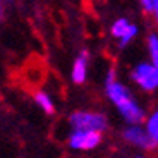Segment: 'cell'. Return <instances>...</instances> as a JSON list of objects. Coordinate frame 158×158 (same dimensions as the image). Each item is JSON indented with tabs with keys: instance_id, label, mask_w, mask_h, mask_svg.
I'll return each instance as SVG.
<instances>
[{
	"instance_id": "9c48e42d",
	"label": "cell",
	"mask_w": 158,
	"mask_h": 158,
	"mask_svg": "<svg viewBox=\"0 0 158 158\" xmlns=\"http://www.w3.org/2000/svg\"><path fill=\"white\" fill-rule=\"evenodd\" d=\"M146 48H148V55H150V62L155 67H158V35L156 33H150L146 36Z\"/></svg>"
},
{
	"instance_id": "7c38bea8",
	"label": "cell",
	"mask_w": 158,
	"mask_h": 158,
	"mask_svg": "<svg viewBox=\"0 0 158 158\" xmlns=\"http://www.w3.org/2000/svg\"><path fill=\"white\" fill-rule=\"evenodd\" d=\"M139 4H141L143 9H144V12H148V14H151V12H153L155 0H139Z\"/></svg>"
},
{
	"instance_id": "8992f818",
	"label": "cell",
	"mask_w": 158,
	"mask_h": 158,
	"mask_svg": "<svg viewBox=\"0 0 158 158\" xmlns=\"http://www.w3.org/2000/svg\"><path fill=\"white\" fill-rule=\"evenodd\" d=\"M88 69H89V52L83 50L76 57L71 69V79L74 84H83L88 77Z\"/></svg>"
},
{
	"instance_id": "8fae6325",
	"label": "cell",
	"mask_w": 158,
	"mask_h": 158,
	"mask_svg": "<svg viewBox=\"0 0 158 158\" xmlns=\"http://www.w3.org/2000/svg\"><path fill=\"white\" fill-rule=\"evenodd\" d=\"M144 127H146V131L150 132L151 138L158 143V107L146 117V120H144Z\"/></svg>"
},
{
	"instance_id": "4fadbf2b",
	"label": "cell",
	"mask_w": 158,
	"mask_h": 158,
	"mask_svg": "<svg viewBox=\"0 0 158 158\" xmlns=\"http://www.w3.org/2000/svg\"><path fill=\"white\" fill-rule=\"evenodd\" d=\"M153 17H155V24H156V28H158V0H155V4H153Z\"/></svg>"
},
{
	"instance_id": "5b68a950",
	"label": "cell",
	"mask_w": 158,
	"mask_h": 158,
	"mask_svg": "<svg viewBox=\"0 0 158 158\" xmlns=\"http://www.w3.org/2000/svg\"><path fill=\"white\" fill-rule=\"evenodd\" d=\"M122 138L126 139L129 144L138 146L141 150H153L158 143L150 136L146 127H141V124H129L126 129L122 131Z\"/></svg>"
},
{
	"instance_id": "9a60e30c",
	"label": "cell",
	"mask_w": 158,
	"mask_h": 158,
	"mask_svg": "<svg viewBox=\"0 0 158 158\" xmlns=\"http://www.w3.org/2000/svg\"><path fill=\"white\" fill-rule=\"evenodd\" d=\"M136 158H143V156H136Z\"/></svg>"
},
{
	"instance_id": "6da1fadb",
	"label": "cell",
	"mask_w": 158,
	"mask_h": 158,
	"mask_svg": "<svg viewBox=\"0 0 158 158\" xmlns=\"http://www.w3.org/2000/svg\"><path fill=\"white\" fill-rule=\"evenodd\" d=\"M105 93L127 124H143L146 120L148 115L144 108L131 95L129 88L117 81V72L114 67L108 69L107 77H105Z\"/></svg>"
},
{
	"instance_id": "277c9868",
	"label": "cell",
	"mask_w": 158,
	"mask_h": 158,
	"mask_svg": "<svg viewBox=\"0 0 158 158\" xmlns=\"http://www.w3.org/2000/svg\"><path fill=\"white\" fill-rule=\"evenodd\" d=\"M103 138V132L100 131H84V129H72L71 136H69V146L72 150H95L96 146H100Z\"/></svg>"
},
{
	"instance_id": "ba28073f",
	"label": "cell",
	"mask_w": 158,
	"mask_h": 158,
	"mask_svg": "<svg viewBox=\"0 0 158 158\" xmlns=\"http://www.w3.org/2000/svg\"><path fill=\"white\" fill-rule=\"evenodd\" d=\"M35 102H36V105L45 112V114H48V115L55 114V105H53L52 98L45 93V91H36L35 93Z\"/></svg>"
},
{
	"instance_id": "7a4b0ae2",
	"label": "cell",
	"mask_w": 158,
	"mask_h": 158,
	"mask_svg": "<svg viewBox=\"0 0 158 158\" xmlns=\"http://www.w3.org/2000/svg\"><path fill=\"white\" fill-rule=\"evenodd\" d=\"M69 124L72 129H84V131H100L105 132L108 127V118L102 112L91 110H77L69 115Z\"/></svg>"
},
{
	"instance_id": "3957f363",
	"label": "cell",
	"mask_w": 158,
	"mask_h": 158,
	"mask_svg": "<svg viewBox=\"0 0 158 158\" xmlns=\"http://www.w3.org/2000/svg\"><path fill=\"white\" fill-rule=\"evenodd\" d=\"M131 81L144 93H153L158 89V67L151 62H139L131 69Z\"/></svg>"
},
{
	"instance_id": "30bf717a",
	"label": "cell",
	"mask_w": 158,
	"mask_h": 158,
	"mask_svg": "<svg viewBox=\"0 0 158 158\" xmlns=\"http://www.w3.org/2000/svg\"><path fill=\"white\" fill-rule=\"evenodd\" d=\"M138 35H139V26H138V24H134V23H131L129 29H127V31L124 33L122 38L117 41L118 48H120V50H124L126 47H129V45L136 40V36H138Z\"/></svg>"
},
{
	"instance_id": "5bb4252c",
	"label": "cell",
	"mask_w": 158,
	"mask_h": 158,
	"mask_svg": "<svg viewBox=\"0 0 158 158\" xmlns=\"http://www.w3.org/2000/svg\"><path fill=\"white\" fill-rule=\"evenodd\" d=\"M2 16H4V9H2V4H0V19H2Z\"/></svg>"
},
{
	"instance_id": "52a82bcc",
	"label": "cell",
	"mask_w": 158,
	"mask_h": 158,
	"mask_svg": "<svg viewBox=\"0 0 158 158\" xmlns=\"http://www.w3.org/2000/svg\"><path fill=\"white\" fill-rule=\"evenodd\" d=\"M129 26H131V21L127 19V17H117V19L112 23V26H110V35H112V38L118 41V40L124 36V33L129 29Z\"/></svg>"
}]
</instances>
